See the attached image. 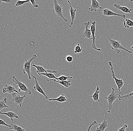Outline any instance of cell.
I'll list each match as a JSON object with an SVG mask.
<instances>
[{"instance_id": "cell-1", "label": "cell", "mask_w": 133, "mask_h": 131, "mask_svg": "<svg viewBox=\"0 0 133 131\" xmlns=\"http://www.w3.org/2000/svg\"><path fill=\"white\" fill-rule=\"evenodd\" d=\"M112 91L111 93L107 97L105 98L108 101V106H107V112L111 113V110L113 107V104L117 98H118L119 96V94H117V92L118 91V89H115L114 88H112Z\"/></svg>"}, {"instance_id": "cell-2", "label": "cell", "mask_w": 133, "mask_h": 131, "mask_svg": "<svg viewBox=\"0 0 133 131\" xmlns=\"http://www.w3.org/2000/svg\"><path fill=\"white\" fill-rule=\"evenodd\" d=\"M106 36L109 39L110 43L111 45V49L113 50L116 51L118 54H119L120 53L121 50L126 51L129 53H132V51H130L129 50L127 49L124 47L123 45H121L119 41L110 39L108 35H106Z\"/></svg>"}, {"instance_id": "cell-3", "label": "cell", "mask_w": 133, "mask_h": 131, "mask_svg": "<svg viewBox=\"0 0 133 131\" xmlns=\"http://www.w3.org/2000/svg\"><path fill=\"white\" fill-rule=\"evenodd\" d=\"M12 81L17 85L19 88V92H24L26 95H30L31 94V91L27 87V86L24 83L22 82L20 79L17 78L15 76H14L12 77Z\"/></svg>"}, {"instance_id": "cell-4", "label": "cell", "mask_w": 133, "mask_h": 131, "mask_svg": "<svg viewBox=\"0 0 133 131\" xmlns=\"http://www.w3.org/2000/svg\"><path fill=\"white\" fill-rule=\"evenodd\" d=\"M37 56L35 54L29 60H25V63L23 65V68L22 69V72L24 74L27 73L29 76V79L31 80V73L30 72V66L31 65V63L32 61L34 60L37 59Z\"/></svg>"}, {"instance_id": "cell-5", "label": "cell", "mask_w": 133, "mask_h": 131, "mask_svg": "<svg viewBox=\"0 0 133 131\" xmlns=\"http://www.w3.org/2000/svg\"><path fill=\"white\" fill-rule=\"evenodd\" d=\"M109 65L111 67V76L113 77V79L115 80V82L116 83V85H117V87H118V90L119 92V94H123V93H121V89L123 87L124 85V82L122 79H118L116 78V76L114 72V67L113 66V64L112 62L109 61L108 63Z\"/></svg>"}, {"instance_id": "cell-6", "label": "cell", "mask_w": 133, "mask_h": 131, "mask_svg": "<svg viewBox=\"0 0 133 131\" xmlns=\"http://www.w3.org/2000/svg\"><path fill=\"white\" fill-rule=\"evenodd\" d=\"M54 7L53 9V12L55 13L58 16L61 17L63 19L65 22H67L68 20L66 19L63 15V12H62V5L59 4L58 2L56 0H54Z\"/></svg>"}, {"instance_id": "cell-7", "label": "cell", "mask_w": 133, "mask_h": 131, "mask_svg": "<svg viewBox=\"0 0 133 131\" xmlns=\"http://www.w3.org/2000/svg\"><path fill=\"white\" fill-rule=\"evenodd\" d=\"M91 22V25L90 26V30H91V34H92V47L95 50H97L99 51H101V50L100 49H98L96 46L95 44V32H96V21H94L93 22H91Z\"/></svg>"}, {"instance_id": "cell-8", "label": "cell", "mask_w": 133, "mask_h": 131, "mask_svg": "<svg viewBox=\"0 0 133 131\" xmlns=\"http://www.w3.org/2000/svg\"><path fill=\"white\" fill-rule=\"evenodd\" d=\"M31 76H32L35 79V86H34V87H33L34 89H35V90H36V91H37L38 92H39V93L41 94L42 95H43V96L45 97V99H46V100H48L49 97H48V96H46L45 93V92L44 91V90L41 87L40 85L39 82L37 81V79H39L40 78H36V76H33V74H31Z\"/></svg>"}, {"instance_id": "cell-9", "label": "cell", "mask_w": 133, "mask_h": 131, "mask_svg": "<svg viewBox=\"0 0 133 131\" xmlns=\"http://www.w3.org/2000/svg\"><path fill=\"white\" fill-rule=\"evenodd\" d=\"M12 101L16 105H19L20 107H22V105L23 104L25 95L23 96H21L20 95H17L16 93H12Z\"/></svg>"}, {"instance_id": "cell-10", "label": "cell", "mask_w": 133, "mask_h": 131, "mask_svg": "<svg viewBox=\"0 0 133 131\" xmlns=\"http://www.w3.org/2000/svg\"><path fill=\"white\" fill-rule=\"evenodd\" d=\"M31 66L32 67H34L37 69L36 72L38 74H40L42 73H55L56 74H58V72L55 70H54V71H51L50 70H46L44 67L43 66H39V65H35V64H31Z\"/></svg>"}, {"instance_id": "cell-11", "label": "cell", "mask_w": 133, "mask_h": 131, "mask_svg": "<svg viewBox=\"0 0 133 131\" xmlns=\"http://www.w3.org/2000/svg\"><path fill=\"white\" fill-rule=\"evenodd\" d=\"M91 24V22L88 21V22H85L84 24L85 26V30L83 34V36L84 38H88L90 40H92V34L91 30L88 28L90 24Z\"/></svg>"}, {"instance_id": "cell-12", "label": "cell", "mask_w": 133, "mask_h": 131, "mask_svg": "<svg viewBox=\"0 0 133 131\" xmlns=\"http://www.w3.org/2000/svg\"><path fill=\"white\" fill-rule=\"evenodd\" d=\"M100 9L103 10L104 9L101 7V5L98 1L96 0H92L91 4L89 10L91 11L96 12L98 9Z\"/></svg>"}, {"instance_id": "cell-13", "label": "cell", "mask_w": 133, "mask_h": 131, "mask_svg": "<svg viewBox=\"0 0 133 131\" xmlns=\"http://www.w3.org/2000/svg\"><path fill=\"white\" fill-rule=\"evenodd\" d=\"M2 92L3 93H6L9 94L13 93H14L18 94L19 93V92L16 89L15 87L7 84H6L4 86Z\"/></svg>"}, {"instance_id": "cell-14", "label": "cell", "mask_w": 133, "mask_h": 131, "mask_svg": "<svg viewBox=\"0 0 133 131\" xmlns=\"http://www.w3.org/2000/svg\"><path fill=\"white\" fill-rule=\"evenodd\" d=\"M103 15L105 16H120L123 18H125V16L124 15H120V14H117L113 12L112 11L110 10L109 9H104L103 10Z\"/></svg>"}, {"instance_id": "cell-15", "label": "cell", "mask_w": 133, "mask_h": 131, "mask_svg": "<svg viewBox=\"0 0 133 131\" xmlns=\"http://www.w3.org/2000/svg\"><path fill=\"white\" fill-rule=\"evenodd\" d=\"M69 4L70 6V17L71 18V24L69 26V27L71 28L73 25L74 21V20L75 18L76 17V9H74L71 5V3L70 1H67Z\"/></svg>"}, {"instance_id": "cell-16", "label": "cell", "mask_w": 133, "mask_h": 131, "mask_svg": "<svg viewBox=\"0 0 133 131\" xmlns=\"http://www.w3.org/2000/svg\"><path fill=\"white\" fill-rule=\"evenodd\" d=\"M108 121L106 120V116H105L104 120L101 123L99 124V127L96 128V131H104L106 128L109 127Z\"/></svg>"}, {"instance_id": "cell-17", "label": "cell", "mask_w": 133, "mask_h": 131, "mask_svg": "<svg viewBox=\"0 0 133 131\" xmlns=\"http://www.w3.org/2000/svg\"><path fill=\"white\" fill-rule=\"evenodd\" d=\"M48 100L50 101H57L61 103L67 101H68L66 96L64 94H62L57 98L50 99L49 98Z\"/></svg>"}, {"instance_id": "cell-18", "label": "cell", "mask_w": 133, "mask_h": 131, "mask_svg": "<svg viewBox=\"0 0 133 131\" xmlns=\"http://www.w3.org/2000/svg\"><path fill=\"white\" fill-rule=\"evenodd\" d=\"M0 114H3V115H6L8 117L10 118L11 119L12 121H13V118L18 119L19 116L17 115L15 113L13 112H3L1 111L0 112Z\"/></svg>"}, {"instance_id": "cell-19", "label": "cell", "mask_w": 133, "mask_h": 131, "mask_svg": "<svg viewBox=\"0 0 133 131\" xmlns=\"http://www.w3.org/2000/svg\"><path fill=\"white\" fill-rule=\"evenodd\" d=\"M114 6L116 7V8L119 10L121 11L122 12L129 14H131L132 11V9H129L127 8L126 6H121L118 5V4H115L114 5Z\"/></svg>"}, {"instance_id": "cell-20", "label": "cell", "mask_w": 133, "mask_h": 131, "mask_svg": "<svg viewBox=\"0 0 133 131\" xmlns=\"http://www.w3.org/2000/svg\"><path fill=\"white\" fill-rule=\"evenodd\" d=\"M100 93V89L99 86H97L95 92L93 95L90 96V97L93 98L94 101L98 102H99L100 100L99 99V94Z\"/></svg>"}, {"instance_id": "cell-21", "label": "cell", "mask_w": 133, "mask_h": 131, "mask_svg": "<svg viewBox=\"0 0 133 131\" xmlns=\"http://www.w3.org/2000/svg\"><path fill=\"white\" fill-rule=\"evenodd\" d=\"M54 82H55L58 83L59 84H60L64 86V87L65 88H68L69 87H70L71 85V80H66V81H58V80H54Z\"/></svg>"}, {"instance_id": "cell-22", "label": "cell", "mask_w": 133, "mask_h": 131, "mask_svg": "<svg viewBox=\"0 0 133 131\" xmlns=\"http://www.w3.org/2000/svg\"><path fill=\"white\" fill-rule=\"evenodd\" d=\"M123 26L125 28L128 29L133 26V21L130 19H126L123 22Z\"/></svg>"}, {"instance_id": "cell-23", "label": "cell", "mask_w": 133, "mask_h": 131, "mask_svg": "<svg viewBox=\"0 0 133 131\" xmlns=\"http://www.w3.org/2000/svg\"><path fill=\"white\" fill-rule=\"evenodd\" d=\"M73 77H66V76H64V75H62V76H59V78H57L56 79H49V80H47V81H50V80H58V81H66L67 79H73Z\"/></svg>"}, {"instance_id": "cell-24", "label": "cell", "mask_w": 133, "mask_h": 131, "mask_svg": "<svg viewBox=\"0 0 133 131\" xmlns=\"http://www.w3.org/2000/svg\"><path fill=\"white\" fill-rule=\"evenodd\" d=\"M39 75L40 76H46L49 78V79H55L57 78L56 76H55V74L53 73H42L40 74Z\"/></svg>"}, {"instance_id": "cell-25", "label": "cell", "mask_w": 133, "mask_h": 131, "mask_svg": "<svg viewBox=\"0 0 133 131\" xmlns=\"http://www.w3.org/2000/svg\"><path fill=\"white\" fill-rule=\"evenodd\" d=\"M12 127L10 128V130H13L14 131H25L24 129L22 127L19 126L15 124H11Z\"/></svg>"}, {"instance_id": "cell-26", "label": "cell", "mask_w": 133, "mask_h": 131, "mask_svg": "<svg viewBox=\"0 0 133 131\" xmlns=\"http://www.w3.org/2000/svg\"><path fill=\"white\" fill-rule=\"evenodd\" d=\"M133 96V91L131 93L129 94H128L125 95V96H121L119 95L118 97V99L119 101H126L128 99H129L131 97Z\"/></svg>"}, {"instance_id": "cell-27", "label": "cell", "mask_w": 133, "mask_h": 131, "mask_svg": "<svg viewBox=\"0 0 133 131\" xmlns=\"http://www.w3.org/2000/svg\"><path fill=\"white\" fill-rule=\"evenodd\" d=\"M7 98H4L3 101H1L0 102V109L2 110L4 108H8L9 106L6 105V104L7 103Z\"/></svg>"}, {"instance_id": "cell-28", "label": "cell", "mask_w": 133, "mask_h": 131, "mask_svg": "<svg viewBox=\"0 0 133 131\" xmlns=\"http://www.w3.org/2000/svg\"><path fill=\"white\" fill-rule=\"evenodd\" d=\"M83 50V49L81 47L80 45L78 44L75 47L74 51V53L75 54H78L81 53Z\"/></svg>"}, {"instance_id": "cell-29", "label": "cell", "mask_w": 133, "mask_h": 131, "mask_svg": "<svg viewBox=\"0 0 133 131\" xmlns=\"http://www.w3.org/2000/svg\"><path fill=\"white\" fill-rule=\"evenodd\" d=\"M30 2V0H26V1H24L19 0V1H17V2L15 6L17 7H18V6L23 5L25 4H26V3H29Z\"/></svg>"}, {"instance_id": "cell-30", "label": "cell", "mask_w": 133, "mask_h": 131, "mask_svg": "<svg viewBox=\"0 0 133 131\" xmlns=\"http://www.w3.org/2000/svg\"><path fill=\"white\" fill-rule=\"evenodd\" d=\"M0 125L8 127L9 128L12 127L11 125H8V124H7L5 122V121H3V120L1 119H0Z\"/></svg>"}, {"instance_id": "cell-31", "label": "cell", "mask_w": 133, "mask_h": 131, "mask_svg": "<svg viewBox=\"0 0 133 131\" xmlns=\"http://www.w3.org/2000/svg\"><path fill=\"white\" fill-rule=\"evenodd\" d=\"M65 59H66V61L68 62V63H71V62L73 61L74 58H73V57L71 56L68 55L65 58Z\"/></svg>"}, {"instance_id": "cell-32", "label": "cell", "mask_w": 133, "mask_h": 131, "mask_svg": "<svg viewBox=\"0 0 133 131\" xmlns=\"http://www.w3.org/2000/svg\"><path fill=\"white\" fill-rule=\"evenodd\" d=\"M30 1L31 4H32L33 7H35V8H37V7H39V5L37 4V2L36 1H35V0H30Z\"/></svg>"}, {"instance_id": "cell-33", "label": "cell", "mask_w": 133, "mask_h": 131, "mask_svg": "<svg viewBox=\"0 0 133 131\" xmlns=\"http://www.w3.org/2000/svg\"><path fill=\"white\" fill-rule=\"evenodd\" d=\"M97 122L96 121H94L88 127V129H87V131H90V130H91V127L93 126H95V125H97Z\"/></svg>"}, {"instance_id": "cell-34", "label": "cell", "mask_w": 133, "mask_h": 131, "mask_svg": "<svg viewBox=\"0 0 133 131\" xmlns=\"http://www.w3.org/2000/svg\"><path fill=\"white\" fill-rule=\"evenodd\" d=\"M128 127V126L127 124H124V126L121 128H119L118 131H125V129Z\"/></svg>"}, {"instance_id": "cell-35", "label": "cell", "mask_w": 133, "mask_h": 131, "mask_svg": "<svg viewBox=\"0 0 133 131\" xmlns=\"http://www.w3.org/2000/svg\"><path fill=\"white\" fill-rule=\"evenodd\" d=\"M1 2H6L7 3H11V1L10 0H0Z\"/></svg>"}, {"instance_id": "cell-36", "label": "cell", "mask_w": 133, "mask_h": 131, "mask_svg": "<svg viewBox=\"0 0 133 131\" xmlns=\"http://www.w3.org/2000/svg\"><path fill=\"white\" fill-rule=\"evenodd\" d=\"M131 48H132V49H133V46L131 47Z\"/></svg>"}]
</instances>
